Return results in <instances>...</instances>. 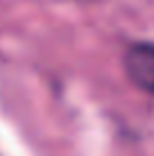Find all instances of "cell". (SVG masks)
Wrapping results in <instances>:
<instances>
[{"label": "cell", "mask_w": 154, "mask_h": 156, "mask_svg": "<svg viewBox=\"0 0 154 156\" xmlns=\"http://www.w3.org/2000/svg\"><path fill=\"white\" fill-rule=\"evenodd\" d=\"M125 73L141 90L154 95V43H131L125 52Z\"/></svg>", "instance_id": "obj_1"}]
</instances>
